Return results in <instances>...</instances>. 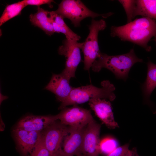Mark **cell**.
I'll return each instance as SVG.
<instances>
[{
	"label": "cell",
	"instance_id": "obj_1",
	"mask_svg": "<svg viewBox=\"0 0 156 156\" xmlns=\"http://www.w3.org/2000/svg\"><path fill=\"white\" fill-rule=\"evenodd\" d=\"M111 35L136 44L149 52L151 47L148 42L156 36V21L143 17L121 26H113L111 28Z\"/></svg>",
	"mask_w": 156,
	"mask_h": 156
},
{
	"label": "cell",
	"instance_id": "obj_2",
	"mask_svg": "<svg viewBox=\"0 0 156 156\" xmlns=\"http://www.w3.org/2000/svg\"><path fill=\"white\" fill-rule=\"evenodd\" d=\"M142 62V60L136 56L132 49L127 53L116 55H109L101 53L91 68L93 71L96 72L105 68L112 72L117 78L125 80L133 65L137 62Z\"/></svg>",
	"mask_w": 156,
	"mask_h": 156
},
{
	"label": "cell",
	"instance_id": "obj_3",
	"mask_svg": "<svg viewBox=\"0 0 156 156\" xmlns=\"http://www.w3.org/2000/svg\"><path fill=\"white\" fill-rule=\"evenodd\" d=\"M102 87L99 88L92 84L73 87L68 97L61 103L59 109H62L70 105H77L89 101L94 99H108L110 101L116 98L114 93L115 88L113 84L108 80H104L101 83Z\"/></svg>",
	"mask_w": 156,
	"mask_h": 156
},
{
	"label": "cell",
	"instance_id": "obj_4",
	"mask_svg": "<svg viewBox=\"0 0 156 156\" xmlns=\"http://www.w3.org/2000/svg\"><path fill=\"white\" fill-rule=\"evenodd\" d=\"M64 18L70 20L75 27L80 26L81 21L88 17L94 18L99 16L106 18L113 14L112 12L99 14L88 9L80 0H63L59 4L55 11Z\"/></svg>",
	"mask_w": 156,
	"mask_h": 156
},
{
	"label": "cell",
	"instance_id": "obj_5",
	"mask_svg": "<svg viewBox=\"0 0 156 156\" xmlns=\"http://www.w3.org/2000/svg\"><path fill=\"white\" fill-rule=\"evenodd\" d=\"M105 21L103 19L96 21L92 19L89 26V34L83 42L82 50L84 55V69L89 71L96 60L99 57L100 52L98 41L99 31L104 30L106 27Z\"/></svg>",
	"mask_w": 156,
	"mask_h": 156
},
{
	"label": "cell",
	"instance_id": "obj_6",
	"mask_svg": "<svg viewBox=\"0 0 156 156\" xmlns=\"http://www.w3.org/2000/svg\"><path fill=\"white\" fill-rule=\"evenodd\" d=\"M55 121L41 132L44 143L52 156H62L64 140L69 133L70 126Z\"/></svg>",
	"mask_w": 156,
	"mask_h": 156
},
{
	"label": "cell",
	"instance_id": "obj_7",
	"mask_svg": "<svg viewBox=\"0 0 156 156\" xmlns=\"http://www.w3.org/2000/svg\"><path fill=\"white\" fill-rule=\"evenodd\" d=\"M83 44L66 38L58 49L59 54L64 56L66 59L65 68L62 73L69 79L75 77L76 69L81 60L80 50Z\"/></svg>",
	"mask_w": 156,
	"mask_h": 156
},
{
	"label": "cell",
	"instance_id": "obj_8",
	"mask_svg": "<svg viewBox=\"0 0 156 156\" xmlns=\"http://www.w3.org/2000/svg\"><path fill=\"white\" fill-rule=\"evenodd\" d=\"M57 115L62 123L71 127L87 125L94 119L89 110L77 105L65 107Z\"/></svg>",
	"mask_w": 156,
	"mask_h": 156
},
{
	"label": "cell",
	"instance_id": "obj_9",
	"mask_svg": "<svg viewBox=\"0 0 156 156\" xmlns=\"http://www.w3.org/2000/svg\"><path fill=\"white\" fill-rule=\"evenodd\" d=\"M87 125L70 126L69 133L62 144V156H78L82 154L83 136Z\"/></svg>",
	"mask_w": 156,
	"mask_h": 156
},
{
	"label": "cell",
	"instance_id": "obj_10",
	"mask_svg": "<svg viewBox=\"0 0 156 156\" xmlns=\"http://www.w3.org/2000/svg\"><path fill=\"white\" fill-rule=\"evenodd\" d=\"M101 125L93 119L87 125L84 132L82 154L84 156H99Z\"/></svg>",
	"mask_w": 156,
	"mask_h": 156
},
{
	"label": "cell",
	"instance_id": "obj_11",
	"mask_svg": "<svg viewBox=\"0 0 156 156\" xmlns=\"http://www.w3.org/2000/svg\"><path fill=\"white\" fill-rule=\"evenodd\" d=\"M88 104L96 116L108 128L114 129L119 127L114 120L109 101L105 99H94L90 100Z\"/></svg>",
	"mask_w": 156,
	"mask_h": 156
},
{
	"label": "cell",
	"instance_id": "obj_12",
	"mask_svg": "<svg viewBox=\"0 0 156 156\" xmlns=\"http://www.w3.org/2000/svg\"><path fill=\"white\" fill-rule=\"evenodd\" d=\"M70 80L62 73H53L49 82L44 89L53 93L57 100L62 103L69 96L73 88L70 85Z\"/></svg>",
	"mask_w": 156,
	"mask_h": 156
},
{
	"label": "cell",
	"instance_id": "obj_13",
	"mask_svg": "<svg viewBox=\"0 0 156 156\" xmlns=\"http://www.w3.org/2000/svg\"><path fill=\"white\" fill-rule=\"evenodd\" d=\"M13 132L21 151L25 156L30 154L41 137V132L27 131L16 127Z\"/></svg>",
	"mask_w": 156,
	"mask_h": 156
},
{
	"label": "cell",
	"instance_id": "obj_14",
	"mask_svg": "<svg viewBox=\"0 0 156 156\" xmlns=\"http://www.w3.org/2000/svg\"><path fill=\"white\" fill-rule=\"evenodd\" d=\"M57 120V115H28L20 120L16 127L27 131L41 132L51 124Z\"/></svg>",
	"mask_w": 156,
	"mask_h": 156
},
{
	"label": "cell",
	"instance_id": "obj_15",
	"mask_svg": "<svg viewBox=\"0 0 156 156\" xmlns=\"http://www.w3.org/2000/svg\"><path fill=\"white\" fill-rule=\"evenodd\" d=\"M36 13L31 14L29 16L30 21L32 24L43 30L49 36L55 32L51 19L49 11L38 6Z\"/></svg>",
	"mask_w": 156,
	"mask_h": 156
},
{
	"label": "cell",
	"instance_id": "obj_16",
	"mask_svg": "<svg viewBox=\"0 0 156 156\" xmlns=\"http://www.w3.org/2000/svg\"><path fill=\"white\" fill-rule=\"evenodd\" d=\"M139 15L156 19V0H134L133 18Z\"/></svg>",
	"mask_w": 156,
	"mask_h": 156
},
{
	"label": "cell",
	"instance_id": "obj_17",
	"mask_svg": "<svg viewBox=\"0 0 156 156\" xmlns=\"http://www.w3.org/2000/svg\"><path fill=\"white\" fill-rule=\"evenodd\" d=\"M49 16L55 32L63 33L65 36L66 39L77 41L80 39V36L69 27L64 22V18L55 11L49 12Z\"/></svg>",
	"mask_w": 156,
	"mask_h": 156
},
{
	"label": "cell",
	"instance_id": "obj_18",
	"mask_svg": "<svg viewBox=\"0 0 156 156\" xmlns=\"http://www.w3.org/2000/svg\"><path fill=\"white\" fill-rule=\"evenodd\" d=\"M147 67V77L142 86V89L144 98L148 103L151 93L156 87V64L149 61Z\"/></svg>",
	"mask_w": 156,
	"mask_h": 156
},
{
	"label": "cell",
	"instance_id": "obj_19",
	"mask_svg": "<svg viewBox=\"0 0 156 156\" xmlns=\"http://www.w3.org/2000/svg\"><path fill=\"white\" fill-rule=\"evenodd\" d=\"M25 7L24 0L7 5L0 18V26L10 19L20 14Z\"/></svg>",
	"mask_w": 156,
	"mask_h": 156
},
{
	"label": "cell",
	"instance_id": "obj_20",
	"mask_svg": "<svg viewBox=\"0 0 156 156\" xmlns=\"http://www.w3.org/2000/svg\"><path fill=\"white\" fill-rule=\"evenodd\" d=\"M118 143L114 138L107 137L100 141V153L107 155L118 147Z\"/></svg>",
	"mask_w": 156,
	"mask_h": 156
},
{
	"label": "cell",
	"instance_id": "obj_21",
	"mask_svg": "<svg viewBox=\"0 0 156 156\" xmlns=\"http://www.w3.org/2000/svg\"><path fill=\"white\" fill-rule=\"evenodd\" d=\"M29 156H52L46 147L42 137Z\"/></svg>",
	"mask_w": 156,
	"mask_h": 156
},
{
	"label": "cell",
	"instance_id": "obj_22",
	"mask_svg": "<svg viewBox=\"0 0 156 156\" xmlns=\"http://www.w3.org/2000/svg\"><path fill=\"white\" fill-rule=\"evenodd\" d=\"M118 1L122 5L126 12L127 23L131 22L133 19V12L134 0H119Z\"/></svg>",
	"mask_w": 156,
	"mask_h": 156
},
{
	"label": "cell",
	"instance_id": "obj_23",
	"mask_svg": "<svg viewBox=\"0 0 156 156\" xmlns=\"http://www.w3.org/2000/svg\"><path fill=\"white\" fill-rule=\"evenodd\" d=\"M129 146V143H128L118 147L106 156H127L131 152Z\"/></svg>",
	"mask_w": 156,
	"mask_h": 156
},
{
	"label": "cell",
	"instance_id": "obj_24",
	"mask_svg": "<svg viewBox=\"0 0 156 156\" xmlns=\"http://www.w3.org/2000/svg\"><path fill=\"white\" fill-rule=\"evenodd\" d=\"M25 6L28 5H36L39 6L40 5L44 4H48L50 7H52L51 3L54 2L52 0H24Z\"/></svg>",
	"mask_w": 156,
	"mask_h": 156
},
{
	"label": "cell",
	"instance_id": "obj_25",
	"mask_svg": "<svg viewBox=\"0 0 156 156\" xmlns=\"http://www.w3.org/2000/svg\"><path fill=\"white\" fill-rule=\"evenodd\" d=\"M127 156H140L138 154L137 149L136 147L133 148L131 150L130 154Z\"/></svg>",
	"mask_w": 156,
	"mask_h": 156
},
{
	"label": "cell",
	"instance_id": "obj_26",
	"mask_svg": "<svg viewBox=\"0 0 156 156\" xmlns=\"http://www.w3.org/2000/svg\"><path fill=\"white\" fill-rule=\"evenodd\" d=\"M154 40L156 43V36L154 37Z\"/></svg>",
	"mask_w": 156,
	"mask_h": 156
},
{
	"label": "cell",
	"instance_id": "obj_27",
	"mask_svg": "<svg viewBox=\"0 0 156 156\" xmlns=\"http://www.w3.org/2000/svg\"><path fill=\"white\" fill-rule=\"evenodd\" d=\"M78 156H84L83 155H79Z\"/></svg>",
	"mask_w": 156,
	"mask_h": 156
}]
</instances>
